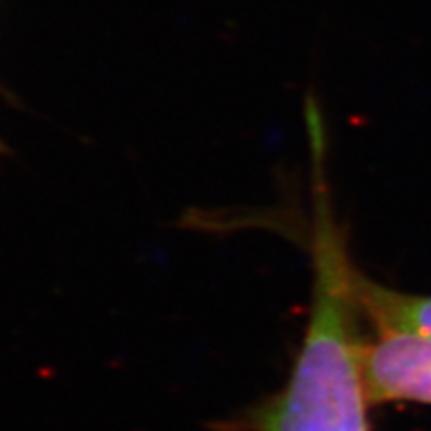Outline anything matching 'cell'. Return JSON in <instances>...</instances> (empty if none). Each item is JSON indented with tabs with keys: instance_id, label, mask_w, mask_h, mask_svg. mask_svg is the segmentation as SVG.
Segmentation results:
<instances>
[{
	"instance_id": "6da1fadb",
	"label": "cell",
	"mask_w": 431,
	"mask_h": 431,
	"mask_svg": "<svg viewBox=\"0 0 431 431\" xmlns=\"http://www.w3.org/2000/svg\"><path fill=\"white\" fill-rule=\"evenodd\" d=\"M316 188L314 290L305 333L284 387L242 417L244 431H371L360 365L356 267Z\"/></svg>"
},
{
	"instance_id": "7a4b0ae2",
	"label": "cell",
	"mask_w": 431,
	"mask_h": 431,
	"mask_svg": "<svg viewBox=\"0 0 431 431\" xmlns=\"http://www.w3.org/2000/svg\"><path fill=\"white\" fill-rule=\"evenodd\" d=\"M360 365L369 401L431 405V335L373 328L360 345Z\"/></svg>"
},
{
	"instance_id": "3957f363",
	"label": "cell",
	"mask_w": 431,
	"mask_h": 431,
	"mask_svg": "<svg viewBox=\"0 0 431 431\" xmlns=\"http://www.w3.org/2000/svg\"><path fill=\"white\" fill-rule=\"evenodd\" d=\"M354 292L360 316L373 328H389L431 335V296L401 294L356 271Z\"/></svg>"
}]
</instances>
